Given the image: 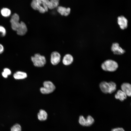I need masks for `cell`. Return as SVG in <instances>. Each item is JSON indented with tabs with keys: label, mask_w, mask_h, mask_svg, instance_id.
Wrapping results in <instances>:
<instances>
[{
	"label": "cell",
	"mask_w": 131,
	"mask_h": 131,
	"mask_svg": "<svg viewBox=\"0 0 131 131\" xmlns=\"http://www.w3.org/2000/svg\"><path fill=\"white\" fill-rule=\"evenodd\" d=\"M0 13L2 16L4 17H7L10 15L11 11L10 9L8 8H4L1 9Z\"/></svg>",
	"instance_id": "cell-19"
},
{
	"label": "cell",
	"mask_w": 131,
	"mask_h": 131,
	"mask_svg": "<svg viewBox=\"0 0 131 131\" xmlns=\"http://www.w3.org/2000/svg\"><path fill=\"white\" fill-rule=\"evenodd\" d=\"M94 120L91 116H88L86 119L83 116H80L79 120V123L83 126H89L91 125L94 122Z\"/></svg>",
	"instance_id": "cell-6"
},
{
	"label": "cell",
	"mask_w": 131,
	"mask_h": 131,
	"mask_svg": "<svg viewBox=\"0 0 131 131\" xmlns=\"http://www.w3.org/2000/svg\"><path fill=\"white\" fill-rule=\"evenodd\" d=\"M127 96L125 93L122 90H119L115 95V97L121 101H123L127 98Z\"/></svg>",
	"instance_id": "cell-16"
},
{
	"label": "cell",
	"mask_w": 131,
	"mask_h": 131,
	"mask_svg": "<svg viewBox=\"0 0 131 131\" xmlns=\"http://www.w3.org/2000/svg\"><path fill=\"white\" fill-rule=\"evenodd\" d=\"M3 72L6 73L8 75H10L11 74V72L9 69L8 68H6L3 70Z\"/></svg>",
	"instance_id": "cell-22"
},
{
	"label": "cell",
	"mask_w": 131,
	"mask_h": 131,
	"mask_svg": "<svg viewBox=\"0 0 131 131\" xmlns=\"http://www.w3.org/2000/svg\"><path fill=\"white\" fill-rule=\"evenodd\" d=\"M61 56L60 54L56 51L52 52L51 55L50 61L51 64L54 65L57 64L60 62Z\"/></svg>",
	"instance_id": "cell-10"
},
{
	"label": "cell",
	"mask_w": 131,
	"mask_h": 131,
	"mask_svg": "<svg viewBox=\"0 0 131 131\" xmlns=\"http://www.w3.org/2000/svg\"><path fill=\"white\" fill-rule=\"evenodd\" d=\"M111 50L113 54L115 55H121L125 52V50L120 46L117 42L112 43L111 47Z\"/></svg>",
	"instance_id": "cell-7"
},
{
	"label": "cell",
	"mask_w": 131,
	"mask_h": 131,
	"mask_svg": "<svg viewBox=\"0 0 131 131\" xmlns=\"http://www.w3.org/2000/svg\"><path fill=\"white\" fill-rule=\"evenodd\" d=\"M13 77L16 79H23L26 78L27 75L25 72L19 71L17 72L14 74Z\"/></svg>",
	"instance_id": "cell-18"
},
{
	"label": "cell",
	"mask_w": 131,
	"mask_h": 131,
	"mask_svg": "<svg viewBox=\"0 0 131 131\" xmlns=\"http://www.w3.org/2000/svg\"><path fill=\"white\" fill-rule=\"evenodd\" d=\"M117 24L121 29L124 30L127 27L128 20L124 16L121 15L118 16L117 18Z\"/></svg>",
	"instance_id": "cell-9"
},
{
	"label": "cell",
	"mask_w": 131,
	"mask_h": 131,
	"mask_svg": "<svg viewBox=\"0 0 131 131\" xmlns=\"http://www.w3.org/2000/svg\"><path fill=\"white\" fill-rule=\"evenodd\" d=\"M10 131H21V126L18 124H16L11 128Z\"/></svg>",
	"instance_id": "cell-20"
},
{
	"label": "cell",
	"mask_w": 131,
	"mask_h": 131,
	"mask_svg": "<svg viewBox=\"0 0 131 131\" xmlns=\"http://www.w3.org/2000/svg\"><path fill=\"white\" fill-rule=\"evenodd\" d=\"M31 6L34 10H38L41 13L48 11L49 9L42 0H33L31 2Z\"/></svg>",
	"instance_id": "cell-2"
},
{
	"label": "cell",
	"mask_w": 131,
	"mask_h": 131,
	"mask_svg": "<svg viewBox=\"0 0 131 131\" xmlns=\"http://www.w3.org/2000/svg\"><path fill=\"white\" fill-rule=\"evenodd\" d=\"M121 88V90L127 96H131V84L128 83H124L122 84Z\"/></svg>",
	"instance_id": "cell-14"
},
{
	"label": "cell",
	"mask_w": 131,
	"mask_h": 131,
	"mask_svg": "<svg viewBox=\"0 0 131 131\" xmlns=\"http://www.w3.org/2000/svg\"><path fill=\"white\" fill-rule=\"evenodd\" d=\"M37 117L39 120L41 121H44L47 119L48 114L45 110L41 109L38 114Z\"/></svg>",
	"instance_id": "cell-17"
},
{
	"label": "cell",
	"mask_w": 131,
	"mask_h": 131,
	"mask_svg": "<svg viewBox=\"0 0 131 131\" xmlns=\"http://www.w3.org/2000/svg\"><path fill=\"white\" fill-rule=\"evenodd\" d=\"M73 61V58L70 54H67L64 57L62 62L64 65L67 66L72 63Z\"/></svg>",
	"instance_id": "cell-15"
},
{
	"label": "cell",
	"mask_w": 131,
	"mask_h": 131,
	"mask_svg": "<svg viewBox=\"0 0 131 131\" xmlns=\"http://www.w3.org/2000/svg\"><path fill=\"white\" fill-rule=\"evenodd\" d=\"M46 4L48 9H52L58 6L59 1L58 0H42Z\"/></svg>",
	"instance_id": "cell-13"
},
{
	"label": "cell",
	"mask_w": 131,
	"mask_h": 131,
	"mask_svg": "<svg viewBox=\"0 0 131 131\" xmlns=\"http://www.w3.org/2000/svg\"><path fill=\"white\" fill-rule=\"evenodd\" d=\"M31 59L34 66L37 67H43L46 63L45 57L39 53L36 54L34 56H32Z\"/></svg>",
	"instance_id": "cell-4"
},
{
	"label": "cell",
	"mask_w": 131,
	"mask_h": 131,
	"mask_svg": "<svg viewBox=\"0 0 131 131\" xmlns=\"http://www.w3.org/2000/svg\"><path fill=\"white\" fill-rule=\"evenodd\" d=\"M57 12L61 15L66 16L70 15L71 13V9L68 7L66 8L63 6H59L57 8Z\"/></svg>",
	"instance_id": "cell-12"
},
{
	"label": "cell",
	"mask_w": 131,
	"mask_h": 131,
	"mask_svg": "<svg viewBox=\"0 0 131 131\" xmlns=\"http://www.w3.org/2000/svg\"><path fill=\"white\" fill-rule=\"evenodd\" d=\"M111 131H125L122 128H117L113 129Z\"/></svg>",
	"instance_id": "cell-23"
},
{
	"label": "cell",
	"mask_w": 131,
	"mask_h": 131,
	"mask_svg": "<svg viewBox=\"0 0 131 131\" xmlns=\"http://www.w3.org/2000/svg\"><path fill=\"white\" fill-rule=\"evenodd\" d=\"M27 31V27L25 23L23 22H20L19 26L16 31L17 34L21 36L24 35L26 33Z\"/></svg>",
	"instance_id": "cell-11"
},
{
	"label": "cell",
	"mask_w": 131,
	"mask_h": 131,
	"mask_svg": "<svg viewBox=\"0 0 131 131\" xmlns=\"http://www.w3.org/2000/svg\"><path fill=\"white\" fill-rule=\"evenodd\" d=\"M4 48L2 45L0 44V54L2 53L4 51Z\"/></svg>",
	"instance_id": "cell-24"
},
{
	"label": "cell",
	"mask_w": 131,
	"mask_h": 131,
	"mask_svg": "<svg viewBox=\"0 0 131 131\" xmlns=\"http://www.w3.org/2000/svg\"><path fill=\"white\" fill-rule=\"evenodd\" d=\"M2 74L3 76L5 78H7L8 77V75L3 72H2Z\"/></svg>",
	"instance_id": "cell-25"
},
{
	"label": "cell",
	"mask_w": 131,
	"mask_h": 131,
	"mask_svg": "<svg viewBox=\"0 0 131 131\" xmlns=\"http://www.w3.org/2000/svg\"><path fill=\"white\" fill-rule=\"evenodd\" d=\"M19 20V17L18 14L15 13L12 15L10 22L11 28L14 30L16 31L18 29L20 24Z\"/></svg>",
	"instance_id": "cell-8"
},
{
	"label": "cell",
	"mask_w": 131,
	"mask_h": 131,
	"mask_svg": "<svg viewBox=\"0 0 131 131\" xmlns=\"http://www.w3.org/2000/svg\"><path fill=\"white\" fill-rule=\"evenodd\" d=\"M6 33V31L5 28L3 26L0 25V37H4Z\"/></svg>",
	"instance_id": "cell-21"
},
{
	"label": "cell",
	"mask_w": 131,
	"mask_h": 131,
	"mask_svg": "<svg viewBox=\"0 0 131 131\" xmlns=\"http://www.w3.org/2000/svg\"><path fill=\"white\" fill-rule=\"evenodd\" d=\"M101 67L103 70L105 71L113 72L117 70L118 67V65L115 61L111 59H108L102 63Z\"/></svg>",
	"instance_id": "cell-3"
},
{
	"label": "cell",
	"mask_w": 131,
	"mask_h": 131,
	"mask_svg": "<svg viewBox=\"0 0 131 131\" xmlns=\"http://www.w3.org/2000/svg\"><path fill=\"white\" fill-rule=\"evenodd\" d=\"M43 87L40 89L41 92L44 94H48L53 92L55 90L56 87L51 81H45L43 83Z\"/></svg>",
	"instance_id": "cell-5"
},
{
	"label": "cell",
	"mask_w": 131,
	"mask_h": 131,
	"mask_svg": "<svg viewBox=\"0 0 131 131\" xmlns=\"http://www.w3.org/2000/svg\"><path fill=\"white\" fill-rule=\"evenodd\" d=\"M99 86L101 90L105 94H111L114 92L116 88L115 83L112 81L109 82L103 81L100 83Z\"/></svg>",
	"instance_id": "cell-1"
}]
</instances>
